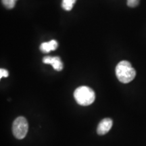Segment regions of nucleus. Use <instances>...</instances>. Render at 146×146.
<instances>
[{"label":"nucleus","mask_w":146,"mask_h":146,"mask_svg":"<svg viewBox=\"0 0 146 146\" xmlns=\"http://www.w3.org/2000/svg\"><path fill=\"white\" fill-rule=\"evenodd\" d=\"M113 122L111 118H106L102 120L97 128V133L100 135H104L109 132L112 127Z\"/></svg>","instance_id":"nucleus-5"},{"label":"nucleus","mask_w":146,"mask_h":146,"mask_svg":"<svg viewBox=\"0 0 146 146\" xmlns=\"http://www.w3.org/2000/svg\"><path fill=\"white\" fill-rule=\"evenodd\" d=\"M58 43L56 40H51L49 42H44L40 45V50L43 53L47 54L51 51H54L58 48Z\"/></svg>","instance_id":"nucleus-6"},{"label":"nucleus","mask_w":146,"mask_h":146,"mask_svg":"<svg viewBox=\"0 0 146 146\" xmlns=\"http://www.w3.org/2000/svg\"><path fill=\"white\" fill-rule=\"evenodd\" d=\"M3 5L8 9H12L15 6V0H2Z\"/></svg>","instance_id":"nucleus-8"},{"label":"nucleus","mask_w":146,"mask_h":146,"mask_svg":"<svg viewBox=\"0 0 146 146\" xmlns=\"http://www.w3.org/2000/svg\"><path fill=\"white\" fill-rule=\"evenodd\" d=\"M15 1H17V0H15Z\"/></svg>","instance_id":"nucleus-11"},{"label":"nucleus","mask_w":146,"mask_h":146,"mask_svg":"<svg viewBox=\"0 0 146 146\" xmlns=\"http://www.w3.org/2000/svg\"><path fill=\"white\" fill-rule=\"evenodd\" d=\"M116 75L118 81L123 83H129L134 79L136 71L131 64L127 60L120 61L116 67Z\"/></svg>","instance_id":"nucleus-1"},{"label":"nucleus","mask_w":146,"mask_h":146,"mask_svg":"<svg viewBox=\"0 0 146 146\" xmlns=\"http://www.w3.org/2000/svg\"><path fill=\"white\" fill-rule=\"evenodd\" d=\"M139 3V0H127L128 6L131 8H135Z\"/></svg>","instance_id":"nucleus-9"},{"label":"nucleus","mask_w":146,"mask_h":146,"mask_svg":"<svg viewBox=\"0 0 146 146\" xmlns=\"http://www.w3.org/2000/svg\"><path fill=\"white\" fill-rule=\"evenodd\" d=\"M9 76V72L7 70H5L4 68H1L0 70V78L2 77H8Z\"/></svg>","instance_id":"nucleus-10"},{"label":"nucleus","mask_w":146,"mask_h":146,"mask_svg":"<svg viewBox=\"0 0 146 146\" xmlns=\"http://www.w3.org/2000/svg\"><path fill=\"white\" fill-rule=\"evenodd\" d=\"M43 62L47 64H52L54 70L61 71L63 69V63L60 57L55 56H45L43 58Z\"/></svg>","instance_id":"nucleus-4"},{"label":"nucleus","mask_w":146,"mask_h":146,"mask_svg":"<svg viewBox=\"0 0 146 146\" xmlns=\"http://www.w3.org/2000/svg\"><path fill=\"white\" fill-rule=\"evenodd\" d=\"M76 0H62V7L64 10L66 11H70L72 10L73 5L75 3Z\"/></svg>","instance_id":"nucleus-7"},{"label":"nucleus","mask_w":146,"mask_h":146,"mask_svg":"<svg viewBox=\"0 0 146 146\" xmlns=\"http://www.w3.org/2000/svg\"><path fill=\"white\" fill-rule=\"evenodd\" d=\"M74 97L79 105L87 106L91 105L96 100V94L90 87L81 86L75 89Z\"/></svg>","instance_id":"nucleus-2"},{"label":"nucleus","mask_w":146,"mask_h":146,"mask_svg":"<svg viewBox=\"0 0 146 146\" xmlns=\"http://www.w3.org/2000/svg\"><path fill=\"white\" fill-rule=\"evenodd\" d=\"M29 129V124L26 118L19 116L14 120L12 125V133L18 139H23L26 137Z\"/></svg>","instance_id":"nucleus-3"}]
</instances>
